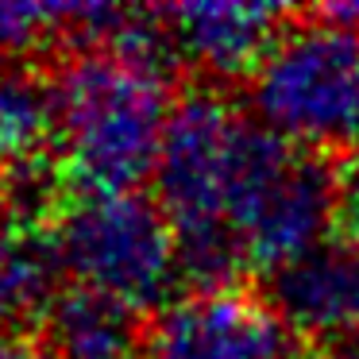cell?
Here are the masks:
<instances>
[{
	"instance_id": "6da1fadb",
	"label": "cell",
	"mask_w": 359,
	"mask_h": 359,
	"mask_svg": "<svg viewBox=\"0 0 359 359\" xmlns=\"http://www.w3.org/2000/svg\"><path fill=\"white\" fill-rule=\"evenodd\" d=\"M58 147L74 186L135 189L155 178L174 112L170 55L86 47L58 70Z\"/></svg>"
},
{
	"instance_id": "7a4b0ae2",
	"label": "cell",
	"mask_w": 359,
	"mask_h": 359,
	"mask_svg": "<svg viewBox=\"0 0 359 359\" xmlns=\"http://www.w3.org/2000/svg\"><path fill=\"white\" fill-rule=\"evenodd\" d=\"M251 120L220 93L197 89L178 97L155 166V201L178 240L182 274L197 290L232 286L248 266L232 236V197Z\"/></svg>"
},
{
	"instance_id": "3957f363",
	"label": "cell",
	"mask_w": 359,
	"mask_h": 359,
	"mask_svg": "<svg viewBox=\"0 0 359 359\" xmlns=\"http://www.w3.org/2000/svg\"><path fill=\"white\" fill-rule=\"evenodd\" d=\"M251 116L290 147L359 143V32L336 16L290 24L248 78Z\"/></svg>"
},
{
	"instance_id": "277c9868",
	"label": "cell",
	"mask_w": 359,
	"mask_h": 359,
	"mask_svg": "<svg viewBox=\"0 0 359 359\" xmlns=\"http://www.w3.org/2000/svg\"><path fill=\"white\" fill-rule=\"evenodd\" d=\"M50 243L78 286L101 290L147 313L170 297L182 278L178 240L155 197L140 189H81L62 194L50 217Z\"/></svg>"
},
{
	"instance_id": "5b68a950",
	"label": "cell",
	"mask_w": 359,
	"mask_h": 359,
	"mask_svg": "<svg viewBox=\"0 0 359 359\" xmlns=\"http://www.w3.org/2000/svg\"><path fill=\"white\" fill-rule=\"evenodd\" d=\"M340 186L325 155L290 147L251 120L232 197V236L248 266L278 271L328 236Z\"/></svg>"
},
{
	"instance_id": "8992f818",
	"label": "cell",
	"mask_w": 359,
	"mask_h": 359,
	"mask_svg": "<svg viewBox=\"0 0 359 359\" xmlns=\"http://www.w3.org/2000/svg\"><path fill=\"white\" fill-rule=\"evenodd\" d=\"M147 359H290V328L240 286L194 290L158 313Z\"/></svg>"
},
{
	"instance_id": "52a82bcc",
	"label": "cell",
	"mask_w": 359,
	"mask_h": 359,
	"mask_svg": "<svg viewBox=\"0 0 359 359\" xmlns=\"http://www.w3.org/2000/svg\"><path fill=\"white\" fill-rule=\"evenodd\" d=\"M290 332L313 348L359 336V240L325 236L317 248L271 271V297Z\"/></svg>"
},
{
	"instance_id": "ba28073f",
	"label": "cell",
	"mask_w": 359,
	"mask_h": 359,
	"mask_svg": "<svg viewBox=\"0 0 359 359\" xmlns=\"http://www.w3.org/2000/svg\"><path fill=\"white\" fill-rule=\"evenodd\" d=\"M174 55L217 81H240L259 70L286 27V12L251 0H201L163 8Z\"/></svg>"
},
{
	"instance_id": "9c48e42d",
	"label": "cell",
	"mask_w": 359,
	"mask_h": 359,
	"mask_svg": "<svg viewBox=\"0 0 359 359\" xmlns=\"http://www.w3.org/2000/svg\"><path fill=\"white\" fill-rule=\"evenodd\" d=\"M47 359H147L143 313L89 286L58 290L39 320Z\"/></svg>"
},
{
	"instance_id": "30bf717a",
	"label": "cell",
	"mask_w": 359,
	"mask_h": 359,
	"mask_svg": "<svg viewBox=\"0 0 359 359\" xmlns=\"http://www.w3.org/2000/svg\"><path fill=\"white\" fill-rule=\"evenodd\" d=\"M58 86L32 66H0V163H39L58 140Z\"/></svg>"
},
{
	"instance_id": "8fae6325",
	"label": "cell",
	"mask_w": 359,
	"mask_h": 359,
	"mask_svg": "<svg viewBox=\"0 0 359 359\" xmlns=\"http://www.w3.org/2000/svg\"><path fill=\"white\" fill-rule=\"evenodd\" d=\"M62 271L50 232L20 220L0 224V320L43 313L55 302V274Z\"/></svg>"
},
{
	"instance_id": "7c38bea8",
	"label": "cell",
	"mask_w": 359,
	"mask_h": 359,
	"mask_svg": "<svg viewBox=\"0 0 359 359\" xmlns=\"http://www.w3.org/2000/svg\"><path fill=\"white\" fill-rule=\"evenodd\" d=\"M70 12L74 4H32V0H16V4H0V50L24 55L55 35L70 32Z\"/></svg>"
},
{
	"instance_id": "4fadbf2b",
	"label": "cell",
	"mask_w": 359,
	"mask_h": 359,
	"mask_svg": "<svg viewBox=\"0 0 359 359\" xmlns=\"http://www.w3.org/2000/svg\"><path fill=\"white\" fill-rule=\"evenodd\" d=\"M336 186H340V220L344 232L359 240V143L344 155L340 170H336Z\"/></svg>"
},
{
	"instance_id": "5bb4252c",
	"label": "cell",
	"mask_w": 359,
	"mask_h": 359,
	"mask_svg": "<svg viewBox=\"0 0 359 359\" xmlns=\"http://www.w3.org/2000/svg\"><path fill=\"white\" fill-rule=\"evenodd\" d=\"M0 359H47L39 344L24 340V336H12V332H0Z\"/></svg>"
},
{
	"instance_id": "9a60e30c",
	"label": "cell",
	"mask_w": 359,
	"mask_h": 359,
	"mask_svg": "<svg viewBox=\"0 0 359 359\" xmlns=\"http://www.w3.org/2000/svg\"><path fill=\"white\" fill-rule=\"evenodd\" d=\"M290 359H348V355H344V351H332V348H305Z\"/></svg>"
},
{
	"instance_id": "2e32d148",
	"label": "cell",
	"mask_w": 359,
	"mask_h": 359,
	"mask_svg": "<svg viewBox=\"0 0 359 359\" xmlns=\"http://www.w3.org/2000/svg\"><path fill=\"white\" fill-rule=\"evenodd\" d=\"M328 16L344 20V24H351L359 32V4H351V8H328Z\"/></svg>"
},
{
	"instance_id": "e0dca14e",
	"label": "cell",
	"mask_w": 359,
	"mask_h": 359,
	"mask_svg": "<svg viewBox=\"0 0 359 359\" xmlns=\"http://www.w3.org/2000/svg\"><path fill=\"white\" fill-rule=\"evenodd\" d=\"M0 201H4V174H0Z\"/></svg>"
}]
</instances>
